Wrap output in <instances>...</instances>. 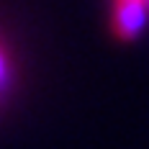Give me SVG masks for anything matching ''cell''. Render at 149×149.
I'll return each instance as SVG.
<instances>
[{"mask_svg": "<svg viewBox=\"0 0 149 149\" xmlns=\"http://www.w3.org/2000/svg\"><path fill=\"white\" fill-rule=\"evenodd\" d=\"M139 3H144V5H147V8H149V0H139Z\"/></svg>", "mask_w": 149, "mask_h": 149, "instance_id": "cell-1", "label": "cell"}]
</instances>
